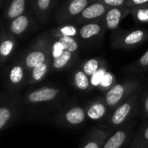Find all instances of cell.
Masks as SVG:
<instances>
[{"instance_id": "obj_2", "label": "cell", "mask_w": 148, "mask_h": 148, "mask_svg": "<svg viewBox=\"0 0 148 148\" xmlns=\"http://www.w3.org/2000/svg\"><path fill=\"white\" fill-rule=\"evenodd\" d=\"M139 104V93L137 92L127 100L116 107L110 115L107 124L112 129H119L129 123L138 110Z\"/></svg>"}, {"instance_id": "obj_9", "label": "cell", "mask_w": 148, "mask_h": 148, "mask_svg": "<svg viewBox=\"0 0 148 148\" xmlns=\"http://www.w3.org/2000/svg\"><path fill=\"white\" fill-rule=\"evenodd\" d=\"M62 94V90L56 86H44L33 90L26 96V100L31 104H41L56 100Z\"/></svg>"}, {"instance_id": "obj_18", "label": "cell", "mask_w": 148, "mask_h": 148, "mask_svg": "<svg viewBox=\"0 0 148 148\" xmlns=\"http://www.w3.org/2000/svg\"><path fill=\"white\" fill-rule=\"evenodd\" d=\"M106 66V62L102 58H91L82 62L80 64L81 70L86 74L88 77H92L100 68Z\"/></svg>"}, {"instance_id": "obj_20", "label": "cell", "mask_w": 148, "mask_h": 148, "mask_svg": "<svg viewBox=\"0 0 148 148\" xmlns=\"http://www.w3.org/2000/svg\"><path fill=\"white\" fill-rule=\"evenodd\" d=\"M148 145V119L140 127L128 148H145Z\"/></svg>"}, {"instance_id": "obj_30", "label": "cell", "mask_w": 148, "mask_h": 148, "mask_svg": "<svg viewBox=\"0 0 148 148\" xmlns=\"http://www.w3.org/2000/svg\"><path fill=\"white\" fill-rule=\"evenodd\" d=\"M106 71H107L106 66H104V67L100 68L96 73H94L93 75L90 78L91 85H92V88L93 87H97V88L99 87V84H100V82H101V80H102V79H103V77H104V75L106 74Z\"/></svg>"}, {"instance_id": "obj_12", "label": "cell", "mask_w": 148, "mask_h": 148, "mask_svg": "<svg viewBox=\"0 0 148 148\" xmlns=\"http://www.w3.org/2000/svg\"><path fill=\"white\" fill-rule=\"evenodd\" d=\"M86 107L87 119L92 121H99L106 118L109 112V108L105 101L104 97H99L90 100Z\"/></svg>"}, {"instance_id": "obj_16", "label": "cell", "mask_w": 148, "mask_h": 148, "mask_svg": "<svg viewBox=\"0 0 148 148\" xmlns=\"http://www.w3.org/2000/svg\"><path fill=\"white\" fill-rule=\"evenodd\" d=\"M50 69H51V60H48L35 66L29 71V77L27 81L28 84H35L43 80L47 75Z\"/></svg>"}, {"instance_id": "obj_5", "label": "cell", "mask_w": 148, "mask_h": 148, "mask_svg": "<svg viewBox=\"0 0 148 148\" xmlns=\"http://www.w3.org/2000/svg\"><path fill=\"white\" fill-rule=\"evenodd\" d=\"M51 60V45L47 39L40 40L25 58L24 64L28 71L39 64Z\"/></svg>"}, {"instance_id": "obj_32", "label": "cell", "mask_w": 148, "mask_h": 148, "mask_svg": "<svg viewBox=\"0 0 148 148\" xmlns=\"http://www.w3.org/2000/svg\"><path fill=\"white\" fill-rule=\"evenodd\" d=\"M64 49L63 45L58 40H55L53 44L51 45V59H54L59 57L64 52Z\"/></svg>"}, {"instance_id": "obj_8", "label": "cell", "mask_w": 148, "mask_h": 148, "mask_svg": "<svg viewBox=\"0 0 148 148\" xmlns=\"http://www.w3.org/2000/svg\"><path fill=\"white\" fill-rule=\"evenodd\" d=\"M133 123L129 122L125 125L117 129L105 141L102 148H125L130 139Z\"/></svg>"}, {"instance_id": "obj_33", "label": "cell", "mask_w": 148, "mask_h": 148, "mask_svg": "<svg viewBox=\"0 0 148 148\" xmlns=\"http://www.w3.org/2000/svg\"><path fill=\"white\" fill-rule=\"evenodd\" d=\"M148 5V0H126V6L131 8Z\"/></svg>"}, {"instance_id": "obj_36", "label": "cell", "mask_w": 148, "mask_h": 148, "mask_svg": "<svg viewBox=\"0 0 148 148\" xmlns=\"http://www.w3.org/2000/svg\"><path fill=\"white\" fill-rule=\"evenodd\" d=\"M147 147H148V145H147Z\"/></svg>"}, {"instance_id": "obj_7", "label": "cell", "mask_w": 148, "mask_h": 148, "mask_svg": "<svg viewBox=\"0 0 148 148\" xmlns=\"http://www.w3.org/2000/svg\"><path fill=\"white\" fill-rule=\"evenodd\" d=\"M109 9L110 8L108 6L102 3L93 1L80 13V15L72 22V24L81 26L88 23L99 22L104 18Z\"/></svg>"}, {"instance_id": "obj_13", "label": "cell", "mask_w": 148, "mask_h": 148, "mask_svg": "<svg viewBox=\"0 0 148 148\" xmlns=\"http://www.w3.org/2000/svg\"><path fill=\"white\" fill-rule=\"evenodd\" d=\"M109 135L110 133L108 130L100 127H95L90 131L81 148H102Z\"/></svg>"}, {"instance_id": "obj_31", "label": "cell", "mask_w": 148, "mask_h": 148, "mask_svg": "<svg viewBox=\"0 0 148 148\" xmlns=\"http://www.w3.org/2000/svg\"><path fill=\"white\" fill-rule=\"evenodd\" d=\"M93 1L100 2L109 8L123 7L126 5V0H93Z\"/></svg>"}, {"instance_id": "obj_28", "label": "cell", "mask_w": 148, "mask_h": 148, "mask_svg": "<svg viewBox=\"0 0 148 148\" xmlns=\"http://www.w3.org/2000/svg\"><path fill=\"white\" fill-rule=\"evenodd\" d=\"M12 116V110L9 106L0 107V130L6 126Z\"/></svg>"}, {"instance_id": "obj_10", "label": "cell", "mask_w": 148, "mask_h": 148, "mask_svg": "<svg viewBox=\"0 0 148 148\" xmlns=\"http://www.w3.org/2000/svg\"><path fill=\"white\" fill-rule=\"evenodd\" d=\"M106 32V29L102 23V20L99 22L88 23L79 27V39L88 43L97 41L104 36Z\"/></svg>"}, {"instance_id": "obj_34", "label": "cell", "mask_w": 148, "mask_h": 148, "mask_svg": "<svg viewBox=\"0 0 148 148\" xmlns=\"http://www.w3.org/2000/svg\"><path fill=\"white\" fill-rule=\"evenodd\" d=\"M142 107H141V115L144 119H148V92L145 96L142 101Z\"/></svg>"}, {"instance_id": "obj_11", "label": "cell", "mask_w": 148, "mask_h": 148, "mask_svg": "<svg viewBox=\"0 0 148 148\" xmlns=\"http://www.w3.org/2000/svg\"><path fill=\"white\" fill-rule=\"evenodd\" d=\"M130 12L131 9L126 5L123 7L110 8L105 15L104 18L102 19V23L104 24L106 31L116 30L122 22V20L125 18L126 16L130 13Z\"/></svg>"}, {"instance_id": "obj_25", "label": "cell", "mask_w": 148, "mask_h": 148, "mask_svg": "<svg viewBox=\"0 0 148 148\" xmlns=\"http://www.w3.org/2000/svg\"><path fill=\"white\" fill-rule=\"evenodd\" d=\"M117 82H116V77L113 73H112L111 71H107L106 72V74L104 75L98 89L101 92H108L114 85H116Z\"/></svg>"}, {"instance_id": "obj_27", "label": "cell", "mask_w": 148, "mask_h": 148, "mask_svg": "<svg viewBox=\"0 0 148 148\" xmlns=\"http://www.w3.org/2000/svg\"><path fill=\"white\" fill-rule=\"evenodd\" d=\"M14 46V41H12V39H5L0 44V58H1L2 61H4L12 54Z\"/></svg>"}, {"instance_id": "obj_17", "label": "cell", "mask_w": 148, "mask_h": 148, "mask_svg": "<svg viewBox=\"0 0 148 148\" xmlns=\"http://www.w3.org/2000/svg\"><path fill=\"white\" fill-rule=\"evenodd\" d=\"M79 28L78 25L72 23H69V24L60 25V26L55 28L51 32V34L55 39H58L59 38H66V37L79 38Z\"/></svg>"}, {"instance_id": "obj_19", "label": "cell", "mask_w": 148, "mask_h": 148, "mask_svg": "<svg viewBox=\"0 0 148 148\" xmlns=\"http://www.w3.org/2000/svg\"><path fill=\"white\" fill-rule=\"evenodd\" d=\"M27 69L25 64H17L9 71V80L13 86H20L25 81V72Z\"/></svg>"}, {"instance_id": "obj_6", "label": "cell", "mask_w": 148, "mask_h": 148, "mask_svg": "<svg viewBox=\"0 0 148 148\" xmlns=\"http://www.w3.org/2000/svg\"><path fill=\"white\" fill-rule=\"evenodd\" d=\"M87 119L86 107L80 105L70 106L59 112L57 122L64 126H79Z\"/></svg>"}, {"instance_id": "obj_23", "label": "cell", "mask_w": 148, "mask_h": 148, "mask_svg": "<svg viewBox=\"0 0 148 148\" xmlns=\"http://www.w3.org/2000/svg\"><path fill=\"white\" fill-rule=\"evenodd\" d=\"M29 25V19L26 16L21 15L18 18H15L10 26V29L12 31V32H13L14 34H21L23 33Z\"/></svg>"}, {"instance_id": "obj_15", "label": "cell", "mask_w": 148, "mask_h": 148, "mask_svg": "<svg viewBox=\"0 0 148 148\" xmlns=\"http://www.w3.org/2000/svg\"><path fill=\"white\" fill-rule=\"evenodd\" d=\"M71 84H72V86L76 90H79L84 92H87L92 89L90 77L86 75V74L81 70L80 67H79L72 72Z\"/></svg>"}, {"instance_id": "obj_26", "label": "cell", "mask_w": 148, "mask_h": 148, "mask_svg": "<svg viewBox=\"0 0 148 148\" xmlns=\"http://www.w3.org/2000/svg\"><path fill=\"white\" fill-rule=\"evenodd\" d=\"M130 13L132 15L133 18H135V20H137L138 22H148V5L131 8Z\"/></svg>"}, {"instance_id": "obj_21", "label": "cell", "mask_w": 148, "mask_h": 148, "mask_svg": "<svg viewBox=\"0 0 148 148\" xmlns=\"http://www.w3.org/2000/svg\"><path fill=\"white\" fill-rule=\"evenodd\" d=\"M148 70V50L136 61L126 66L125 71L132 74H139Z\"/></svg>"}, {"instance_id": "obj_22", "label": "cell", "mask_w": 148, "mask_h": 148, "mask_svg": "<svg viewBox=\"0 0 148 148\" xmlns=\"http://www.w3.org/2000/svg\"><path fill=\"white\" fill-rule=\"evenodd\" d=\"M55 40H58L63 45L65 51H68L71 53L79 54V51L80 50V41L78 38L66 37V38H59Z\"/></svg>"}, {"instance_id": "obj_29", "label": "cell", "mask_w": 148, "mask_h": 148, "mask_svg": "<svg viewBox=\"0 0 148 148\" xmlns=\"http://www.w3.org/2000/svg\"><path fill=\"white\" fill-rule=\"evenodd\" d=\"M55 0H37V8L39 13L47 15L50 12Z\"/></svg>"}, {"instance_id": "obj_4", "label": "cell", "mask_w": 148, "mask_h": 148, "mask_svg": "<svg viewBox=\"0 0 148 148\" xmlns=\"http://www.w3.org/2000/svg\"><path fill=\"white\" fill-rule=\"evenodd\" d=\"M93 0H65L55 14L59 25L72 23Z\"/></svg>"}, {"instance_id": "obj_14", "label": "cell", "mask_w": 148, "mask_h": 148, "mask_svg": "<svg viewBox=\"0 0 148 148\" xmlns=\"http://www.w3.org/2000/svg\"><path fill=\"white\" fill-rule=\"evenodd\" d=\"M79 54L71 53L68 51H64V52L58 58L51 59V69L56 71H64L70 68L78 59Z\"/></svg>"}, {"instance_id": "obj_24", "label": "cell", "mask_w": 148, "mask_h": 148, "mask_svg": "<svg viewBox=\"0 0 148 148\" xmlns=\"http://www.w3.org/2000/svg\"><path fill=\"white\" fill-rule=\"evenodd\" d=\"M25 0H13L8 10L9 18H17L19 16H21L25 11Z\"/></svg>"}, {"instance_id": "obj_3", "label": "cell", "mask_w": 148, "mask_h": 148, "mask_svg": "<svg viewBox=\"0 0 148 148\" xmlns=\"http://www.w3.org/2000/svg\"><path fill=\"white\" fill-rule=\"evenodd\" d=\"M148 39V30H119L112 35V47L118 50L133 49Z\"/></svg>"}, {"instance_id": "obj_1", "label": "cell", "mask_w": 148, "mask_h": 148, "mask_svg": "<svg viewBox=\"0 0 148 148\" xmlns=\"http://www.w3.org/2000/svg\"><path fill=\"white\" fill-rule=\"evenodd\" d=\"M139 86L138 79H129L120 83H117L108 92H105L104 99L109 111H113L116 107L127 100L132 95L136 93Z\"/></svg>"}, {"instance_id": "obj_35", "label": "cell", "mask_w": 148, "mask_h": 148, "mask_svg": "<svg viewBox=\"0 0 148 148\" xmlns=\"http://www.w3.org/2000/svg\"><path fill=\"white\" fill-rule=\"evenodd\" d=\"M145 148H148V147H147V146H146V147H145Z\"/></svg>"}]
</instances>
